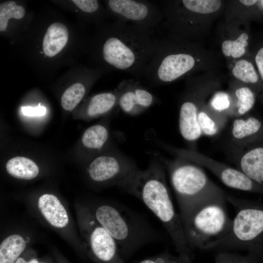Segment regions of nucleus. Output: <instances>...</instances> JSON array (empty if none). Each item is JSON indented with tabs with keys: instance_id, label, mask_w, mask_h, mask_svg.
I'll list each match as a JSON object with an SVG mask.
<instances>
[{
	"instance_id": "1",
	"label": "nucleus",
	"mask_w": 263,
	"mask_h": 263,
	"mask_svg": "<svg viewBox=\"0 0 263 263\" xmlns=\"http://www.w3.org/2000/svg\"><path fill=\"white\" fill-rule=\"evenodd\" d=\"M161 38L154 30L115 20L98 29L92 52L103 68L128 73L139 80L144 77Z\"/></svg>"
},
{
	"instance_id": "2",
	"label": "nucleus",
	"mask_w": 263,
	"mask_h": 263,
	"mask_svg": "<svg viewBox=\"0 0 263 263\" xmlns=\"http://www.w3.org/2000/svg\"><path fill=\"white\" fill-rule=\"evenodd\" d=\"M155 155L146 169H138L120 188L142 201L156 216L179 255L192 260V251L188 244L181 218L172 201L165 166Z\"/></svg>"
},
{
	"instance_id": "3",
	"label": "nucleus",
	"mask_w": 263,
	"mask_h": 263,
	"mask_svg": "<svg viewBox=\"0 0 263 263\" xmlns=\"http://www.w3.org/2000/svg\"><path fill=\"white\" fill-rule=\"evenodd\" d=\"M155 154L168 172L182 223L202 205L226 198L227 193L209 178L201 166L181 157L169 160Z\"/></svg>"
},
{
	"instance_id": "4",
	"label": "nucleus",
	"mask_w": 263,
	"mask_h": 263,
	"mask_svg": "<svg viewBox=\"0 0 263 263\" xmlns=\"http://www.w3.org/2000/svg\"><path fill=\"white\" fill-rule=\"evenodd\" d=\"M226 200L235 211L230 231L222 240L203 250L217 252L244 250L259 263L263 262V203L232 196Z\"/></svg>"
},
{
	"instance_id": "5",
	"label": "nucleus",
	"mask_w": 263,
	"mask_h": 263,
	"mask_svg": "<svg viewBox=\"0 0 263 263\" xmlns=\"http://www.w3.org/2000/svg\"><path fill=\"white\" fill-rule=\"evenodd\" d=\"M197 45L190 40L170 36L161 38L144 77L150 86L171 83L195 72L200 66Z\"/></svg>"
},
{
	"instance_id": "6",
	"label": "nucleus",
	"mask_w": 263,
	"mask_h": 263,
	"mask_svg": "<svg viewBox=\"0 0 263 263\" xmlns=\"http://www.w3.org/2000/svg\"><path fill=\"white\" fill-rule=\"evenodd\" d=\"M94 218L114 239L124 260L154 239L147 222L120 204L99 205Z\"/></svg>"
},
{
	"instance_id": "7",
	"label": "nucleus",
	"mask_w": 263,
	"mask_h": 263,
	"mask_svg": "<svg viewBox=\"0 0 263 263\" xmlns=\"http://www.w3.org/2000/svg\"><path fill=\"white\" fill-rule=\"evenodd\" d=\"M226 198L207 203L196 209L183 223L188 244L193 251L204 250L227 235L232 220L226 209Z\"/></svg>"
},
{
	"instance_id": "8",
	"label": "nucleus",
	"mask_w": 263,
	"mask_h": 263,
	"mask_svg": "<svg viewBox=\"0 0 263 263\" xmlns=\"http://www.w3.org/2000/svg\"><path fill=\"white\" fill-rule=\"evenodd\" d=\"M161 2L169 35L190 40L197 35L201 16L218 12L223 2L219 0H164Z\"/></svg>"
},
{
	"instance_id": "9",
	"label": "nucleus",
	"mask_w": 263,
	"mask_h": 263,
	"mask_svg": "<svg viewBox=\"0 0 263 263\" xmlns=\"http://www.w3.org/2000/svg\"><path fill=\"white\" fill-rule=\"evenodd\" d=\"M158 143L164 149L176 157L189 160L206 168L228 188L263 195V186L237 168L217 161L193 150L178 148L161 142Z\"/></svg>"
},
{
	"instance_id": "10",
	"label": "nucleus",
	"mask_w": 263,
	"mask_h": 263,
	"mask_svg": "<svg viewBox=\"0 0 263 263\" xmlns=\"http://www.w3.org/2000/svg\"><path fill=\"white\" fill-rule=\"evenodd\" d=\"M215 88L214 85H201L194 78L187 80L180 103L178 125L181 136L189 143H195L202 136L197 121L198 112Z\"/></svg>"
},
{
	"instance_id": "11",
	"label": "nucleus",
	"mask_w": 263,
	"mask_h": 263,
	"mask_svg": "<svg viewBox=\"0 0 263 263\" xmlns=\"http://www.w3.org/2000/svg\"><path fill=\"white\" fill-rule=\"evenodd\" d=\"M107 12L116 20L154 30L165 19L161 7L144 0L105 1Z\"/></svg>"
},
{
	"instance_id": "12",
	"label": "nucleus",
	"mask_w": 263,
	"mask_h": 263,
	"mask_svg": "<svg viewBox=\"0 0 263 263\" xmlns=\"http://www.w3.org/2000/svg\"><path fill=\"white\" fill-rule=\"evenodd\" d=\"M138 169L133 160L119 150L96 157L88 171L92 181L112 183L120 188Z\"/></svg>"
},
{
	"instance_id": "13",
	"label": "nucleus",
	"mask_w": 263,
	"mask_h": 263,
	"mask_svg": "<svg viewBox=\"0 0 263 263\" xmlns=\"http://www.w3.org/2000/svg\"><path fill=\"white\" fill-rule=\"evenodd\" d=\"M87 224L89 256L99 263H125L112 236L94 218Z\"/></svg>"
},
{
	"instance_id": "14",
	"label": "nucleus",
	"mask_w": 263,
	"mask_h": 263,
	"mask_svg": "<svg viewBox=\"0 0 263 263\" xmlns=\"http://www.w3.org/2000/svg\"><path fill=\"white\" fill-rule=\"evenodd\" d=\"M116 88L119 92L118 107L128 115H139L159 101L157 96L134 78L123 79Z\"/></svg>"
},
{
	"instance_id": "15",
	"label": "nucleus",
	"mask_w": 263,
	"mask_h": 263,
	"mask_svg": "<svg viewBox=\"0 0 263 263\" xmlns=\"http://www.w3.org/2000/svg\"><path fill=\"white\" fill-rule=\"evenodd\" d=\"M228 152L236 168L263 186V138Z\"/></svg>"
},
{
	"instance_id": "16",
	"label": "nucleus",
	"mask_w": 263,
	"mask_h": 263,
	"mask_svg": "<svg viewBox=\"0 0 263 263\" xmlns=\"http://www.w3.org/2000/svg\"><path fill=\"white\" fill-rule=\"evenodd\" d=\"M263 138V118L248 114L233 118L229 132L230 151Z\"/></svg>"
},
{
	"instance_id": "17",
	"label": "nucleus",
	"mask_w": 263,
	"mask_h": 263,
	"mask_svg": "<svg viewBox=\"0 0 263 263\" xmlns=\"http://www.w3.org/2000/svg\"><path fill=\"white\" fill-rule=\"evenodd\" d=\"M38 207L45 219L52 226L63 228L69 223L67 212L54 195L44 194L38 200Z\"/></svg>"
},
{
	"instance_id": "18",
	"label": "nucleus",
	"mask_w": 263,
	"mask_h": 263,
	"mask_svg": "<svg viewBox=\"0 0 263 263\" xmlns=\"http://www.w3.org/2000/svg\"><path fill=\"white\" fill-rule=\"evenodd\" d=\"M69 32L62 23L56 22L47 28L43 38L42 50L47 56L53 57L59 54L66 45Z\"/></svg>"
},
{
	"instance_id": "19",
	"label": "nucleus",
	"mask_w": 263,
	"mask_h": 263,
	"mask_svg": "<svg viewBox=\"0 0 263 263\" xmlns=\"http://www.w3.org/2000/svg\"><path fill=\"white\" fill-rule=\"evenodd\" d=\"M119 92L116 88L113 91L102 92L92 96L87 102L85 113L89 118L103 115L118 107Z\"/></svg>"
},
{
	"instance_id": "20",
	"label": "nucleus",
	"mask_w": 263,
	"mask_h": 263,
	"mask_svg": "<svg viewBox=\"0 0 263 263\" xmlns=\"http://www.w3.org/2000/svg\"><path fill=\"white\" fill-rule=\"evenodd\" d=\"M228 118L212 110L205 101L199 109L197 121L202 135L213 137L224 128Z\"/></svg>"
},
{
	"instance_id": "21",
	"label": "nucleus",
	"mask_w": 263,
	"mask_h": 263,
	"mask_svg": "<svg viewBox=\"0 0 263 263\" xmlns=\"http://www.w3.org/2000/svg\"><path fill=\"white\" fill-rule=\"evenodd\" d=\"M233 104L232 118L241 117L248 113L254 106L255 92L249 86L242 85L232 86L229 91Z\"/></svg>"
},
{
	"instance_id": "22",
	"label": "nucleus",
	"mask_w": 263,
	"mask_h": 263,
	"mask_svg": "<svg viewBox=\"0 0 263 263\" xmlns=\"http://www.w3.org/2000/svg\"><path fill=\"white\" fill-rule=\"evenodd\" d=\"M6 169L11 176L24 180L34 179L39 173L38 167L33 161L22 156H17L8 160Z\"/></svg>"
},
{
	"instance_id": "23",
	"label": "nucleus",
	"mask_w": 263,
	"mask_h": 263,
	"mask_svg": "<svg viewBox=\"0 0 263 263\" xmlns=\"http://www.w3.org/2000/svg\"><path fill=\"white\" fill-rule=\"evenodd\" d=\"M26 245L25 241L19 235L12 234L6 237L0 245V263H15Z\"/></svg>"
},
{
	"instance_id": "24",
	"label": "nucleus",
	"mask_w": 263,
	"mask_h": 263,
	"mask_svg": "<svg viewBox=\"0 0 263 263\" xmlns=\"http://www.w3.org/2000/svg\"><path fill=\"white\" fill-rule=\"evenodd\" d=\"M109 131L104 125L98 124L88 128L82 136V143L86 149L100 150L109 138Z\"/></svg>"
},
{
	"instance_id": "25",
	"label": "nucleus",
	"mask_w": 263,
	"mask_h": 263,
	"mask_svg": "<svg viewBox=\"0 0 263 263\" xmlns=\"http://www.w3.org/2000/svg\"><path fill=\"white\" fill-rule=\"evenodd\" d=\"M248 39L247 33L241 31L238 36L224 39L221 44L223 55L226 57L235 59L242 57L246 53Z\"/></svg>"
},
{
	"instance_id": "26",
	"label": "nucleus",
	"mask_w": 263,
	"mask_h": 263,
	"mask_svg": "<svg viewBox=\"0 0 263 263\" xmlns=\"http://www.w3.org/2000/svg\"><path fill=\"white\" fill-rule=\"evenodd\" d=\"M208 107L214 112L227 117L232 118L233 100L229 92L215 91L207 102Z\"/></svg>"
},
{
	"instance_id": "27",
	"label": "nucleus",
	"mask_w": 263,
	"mask_h": 263,
	"mask_svg": "<svg viewBox=\"0 0 263 263\" xmlns=\"http://www.w3.org/2000/svg\"><path fill=\"white\" fill-rule=\"evenodd\" d=\"M233 76L241 83L256 85L259 82L257 73L251 62L245 59L236 61L232 69Z\"/></svg>"
},
{
	"instance_id": "28",
	"label": "nucleus",
	"mask_w": 263,
	"mask_h": 263,
	"mask_svg": "<svg viewBox=\"0 0 263 263\" xmlns=\"http://www.w3.org/2000/svg\"><path fill=\"white\" fill-rule=\"evenodd\" d=\"M86 91L85 83L77 82L70 86L61 96L62 108L67 111L74 110L84 97Z\"/></svg>"
},
{
	"instance_id": "29",
	"label": "nucleus",
	"mask_w": 263,
	"mask_h": 263,
	"mask_svg": "<svg viewBox=\"0 0 263 263\" xmlns=\"http://www.w3.org/2000/svg\"><path fill=\"white\" fill-rule=\"evenodd\" d=\"M25 15L24 8L14 1H6L0 4V31H6L9 20L12 19H20Z\"/></svg>"
},
{
	"instance_id": "30",
	"label": "nucleus",
	"mask_w": 263,
	"mask_h": 263,
	"mask_svg": "<svg viewBox=\"0 0 263 263\" xmlns=\"http://www.w3.org/2000/svg\"><path fill=\"white\" fill-rule=\"evenodd\" d=\"M214 263H259L251 256L242 255L235 252L220 251L215 256Z\"/></svg>"
},
{
	"instance_id": "31",
	"label": "nucleus",
	"mask_w": 263,
	"mask_h": 263,
	"mask_svg": "<svg viewBox=\"0 0 263 263\" xmlns=\"http://www.w3.org/2000/svg\"><path fill=\"white\" fill-rule=\"evenodd\" d=\"M139 263H192V260L181 256H173L168 251L149 257Z\"/></svg>"
},
{
	"instance_id": "32",
	"label": "nucleus",
	"mask_w": 263,
	"mask_h": 263,
	"mask_svg": "<svg viewBox=\"0 0 263 263\" xmlns=\"http://www.w3.org/2000/svg\"><path fill=\"white\" fill-rule=\"evenodd\" d=\"M21 110L24 115L28 116H43L46 112V108L41 106L40 104L35 107L23 106L21 107Z\"/></svg>"
},
{
	"instance_id": "33",
	"label": "nucleus",
	"mask_w": 263,
	"mask_h": 263,
	"mask_svg": "<svg viewBox=\"0 0 263 263\" xmlns=\"http://www.w3.org/2000/svg\"><path fill=\"white\" fill-rule=\"evenodd\" d=\"M255 61L260 76L263 81V47L258 51L255 58Z\"/></svg>"
},
{
	"instance_id": "34",
	"label": "nucleus",
	"mask_w": 263,
	"mask_h": 263,
	"mask_svg": "<svg viewBox=\"0 0 263 263\" xmlns=\"http://www.w3.org/2000/svg\"><path fill=\"white\" fill-rule=\"evenodd\" d=\"M240 3L245 5V6H251L257 3L258 1L256 0H239L238 1Z\"/></svg>"
},
{
	"instance_id": "35",
	"label": "nucleus",
	"mask_w": 263,
	"mask_h": 263,
	"mask_svg": "<svg viewBox=\"0 0 263 263\" xmlns=\"http://www.w3.org/2000/svg\"><path fill=\"white\" fill-rule=\"evenodd\" d=\"M15 263H38V260L33 259L31 260L29 262H27L22 258H19Z\"/></svg>"
},
{
	"instance_id": "36",
	"label": "nucleus",
	"mask_w": 263,
	"mask_h": 263,
	"mask_svg": "<svg viewBox=\"0 0 263 263\" xmlns=\"http://www.w3.org/2000/svg\"><path fill=\"white\" fill-rule=\"evenodd\" d=\"M261 1L263 3V0H262Z\"/></svg>"
}]
</instances>
